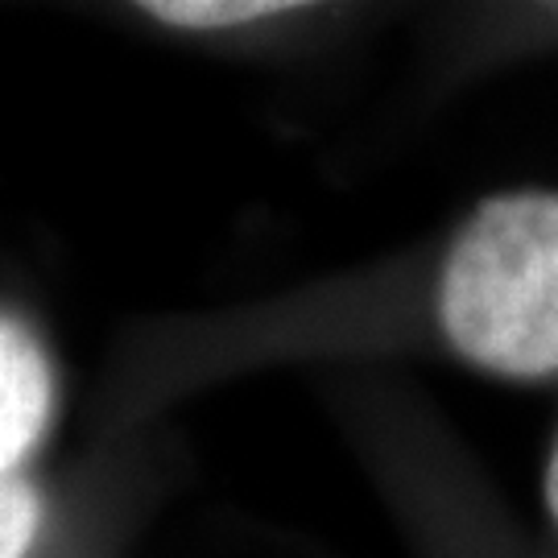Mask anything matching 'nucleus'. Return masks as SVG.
I'll use <instances>...</instances> for the list:
<instances>
[{"label": "nucleus", "mask_w": 558, "mask_h": 558, "mask_svg": "<svg viewBox=\"0 0 558 558\" xmlns=\"http://www.w3.org/2000/svg\"><path fill=\"white\" fill-rule=\"evenodd\" d=\"M439 323L497 377H558V191H505L468 216L442 260Z\"/></svg>", "instance_id": "1"}, {"label": "nucleus", "mask_w": 558, "mask_h": 558, "mask_svg": "<svg viewBox=\"0 0 558 558\" xmlns=\"http://www.w3.org/2000/svg\"><path fill=\"white\" fill-rule=\"evenodd\" d=\"M290 9L294 4H278V0H166V4H145L149 17L161 25H174V29H236V25L278 17Z\"/></svg>", "instance_id": "3"}, {"label": "nucleus", "mask_w": 558, "mask_h": 558, "mask_svg": "<svg viewBox=\"0 0 558 558\" xmlns=\"http://www.w3.org/2000/svg\"><path fill=\"white\" fill-rule=\"evenodd\" d=\"M41 500L25 480H0V558H25L38 538Z\"/></svg>", "instance_id": "4"}, {"label": "nucleus", "mask_w": 558, "mask_h": 558, "mask_svg": "<svg viewBox=\"0 0 558 558\" xmlns=\"http://www.w3.org/2000/svg\"><path fill=\"white\" fill-rule=\"evenodd\" d=\"M542 493H546V509L558 525V439L550 447V459H546V476H542Z\"/></svg>", "instance_id": "5"}, {"label": "nucleus", "mask_w": 558, "mask_h": 558, "mask_svg": "<svg viewBox=\"0 0 558 558\" xmlns=\"http://www.w3.org/2000/svg\"><path fill=\"white\" fill-rule=\"evenodd\" d=\"M54 405V373L34 331L13 315H0V480L41 439Z\"/></svg>", "instance_id": "2"}]
</instances>
